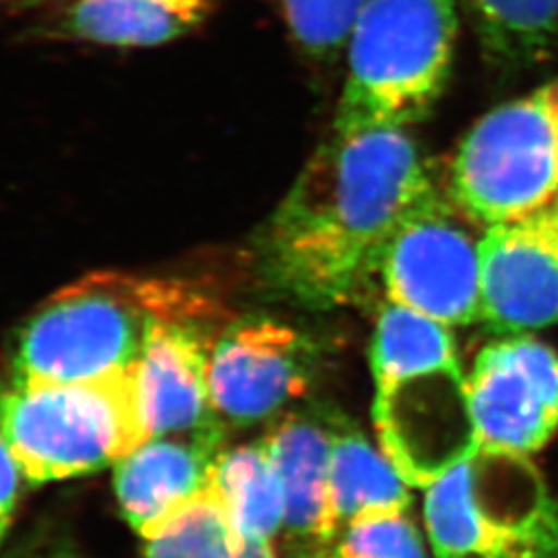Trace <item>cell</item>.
Returning a JSON list of instances; mask_svg holds the SVG:
<instances>
[{"label":"cell","instance_id":"8fae6325","mask_svg":"<svg viewBox=\"0 0 558 558\" xmlns=\"http://www.w3.org/2000/svg\"><path fill=\"white\" fill-rule=\"evenodd\" d=\"M209 383L223 424L269 418L308 389L311 345L278 320H240L211 345Z\"/></svg>","mask_w":558,"mask_h":558},{"label":"cell","instance_id":"ffe728a7","mask_svg":"<svg viewBox=\"0 0 558 558\" xmlns=\"http://www.w3.org/2000/svg\"><path fill=\"white\" fill-rule=\"evenodd\" d=\"M484 46L500 59H538L558 32V0H465Z\"/></svg>","mask_w":558,"mask_h":558},{"label":"cell","instance_id":"30bf717a","mask_svg":"<svg viewBox=\"0 0 558 558\" xmlns=\"http://www.w3.org/2000/svg\"><path fill=\"white\" fill-rule=\"evenodd\" d=\"M482 323L523 336L558 320V197L482 239Z\"/></svg>","mask_w":558,"mask_h":558},{"label":"cell","instance_id":"7c38bea8","mask_svg":"<svg viewBox=\"0 0 558 558\" xmlns=\"http://www.w3.org/2000/svg\"><path fill=\"white\" fill-rule=\"evenodd\" d=\"M205 323H158L135 366L141 412L149 439L223 437L209 383L211 341Z\"/></svg>","mask_w":558,"mask_h":558},{"label":"cell","instance_id":"3957f363","mask_svg":"<svg viewBox=\"0 0 558 558\" xmlns=\"http://www.w3.org/2000/svg\"><path fill=\"white\" fill-rule=\"evenodd\" d=\"M458 34L456 0H368L350 38L336 133L426 119L447 87Z\"/></svg>","mask_w":558,"mask_h":558},{"label":"cell","instance_id":"603a6c76","mask_svg":"<svg viewBox=\"0 0 558 558\" xmlns=\"http://www.w3.org/2000/svg\"><path fill=\"white\" fill-rule=\"evenodd\" d=\"M23 478L25 476H23L20 461L13 456L9 442L0 433V539L4 536L9 521L13 518V509L17 505Z\"/></svg>","mask_w":558,"mask_h":558},{"label":"cell","instance_id":"52a82bcc","mask_svg":"<svg viewBox=\"0 0 558 558\" xmlns=\"http://www.w3.org/2000/svg\"><path fill=\"white\" fill-rule=\"evenodd\" d=\"M484 228L435 186L383 248L379 276L389 300L447 327L482 319Z\"/></svg>","mask_w":558,"mask_h":558},{"label":"cell","instance_id":"9c48e42d","mask_svg":"<svg viewBox=\"0 0 558 558\" xmlns=\"http://www.w3.org/2000/svg\"><path fill=\"white\" fill-rule=\"evenodd\" d=\"M480 447L530 456L558 428V354L530 336L480 350L468 377Z\"/></svg>","mask_w":558,"mask_h":558},{"label":"cell","instance_id":"7a4b0ae2","mask_svg":"<svg viewBox=\"0 0 558 558\" xmlns=\"http://www.w3.org/2000/svg\"><path fill=\"white\" fill-rule=\"evenodd\" d=\"M218 308L172 279L94 274L62 288L21 331L15 383L66 385L131 373L163 320L209 323Z\"/></svg>","mask_w":558,"mask_h":558},{"label":"cell","instance_id":"5b68a950","mask_svg":"<svg viewBox=\"0 0 558 558\" xmlns=\"http://www.w3.org/2000/svg\"><path fill=\"white\" fill-rule=\"evenodd\" d=\"M435 558H558V507L527 456L480 447L426 488Z\"/></svg>","mask_w":558,"mask_h":558},{"label":"cell","instance_id":"4fadbf2b","mask_svg":"<svg viewBox=\"0 0 558 558\" xmlns=\"http://www.w3.org/2000/svg\"><path fill=\"white\" fill-rule=\"evenodd\" d=\"M223 437H156L117 463V497L129 525L151 538L209 488Z\"/></svg>","mask_w":558,"mask_h":558},{"label":"cell","instance_id":"7402d4cb","mask_svg":"<svg viewBox=\"0 0 558 558\" xmlns=\"http://www.w3.org/2000/svg\"><path fill=\"white\" fill-rule=\"evenodd\" d=\"M336 550L343 558H426L408 511L362 518L339 532Z\"/></svg>","mask_w":558,"mask_h":558},{"label":"cell","instance_id":"2e32d148","mask_svg":"<svg viewBox=\"0 0 558 558\" xmlns=\"http://www.w3.org/2000/svg\"><path fill=\"white\" fill-rule=\"evenodd\" d=\"M408 482L393 461L359 433L333 437L329 470V530L336 542L350 523L410 509Z\"/></svg>","mask_w":558,"mask_h":558},{"label":"cell","instance_id":"ac0fdd59","mask_svg":"<svg viewBox=\"0 0 558 558\" xmlns=\"http://www.w3.org/2000/svg\"><path fill=\"white\" fill-rule=\"evenodd\" d=\"M451 364H459V360L447 325L391 300L380 308L371 345L375 383L437 371Z\"/></svg>","mask_w":558,"mask_h":558},{"label":"cell","instance_id":"44dd1931","mask_svg":"<svg viewBox=\"0 0 558 558\" xmlns=\"http://www.w3.org/2000/svg\"><path fill=\"white\" fill-rule=\"evenodd\" d=\"M368 0H283L286 20L300 46L317 57H333L352 38Z\"/></svg>","mask_w":558,"mask_h":558},{"label":"cell","instance_id":"277c9868","mask_svg":"<svg viewBox=\"0 0 558 558\" xmlns=\"http://www.w3.org/2000/svg\"><path fill=\"white\" fill-rule=\"evenodd\" d=\"M0 433L32 484L117 465L149 440L135 368L92 383H13L0 396Z\"/></svg>","mask_w":558,"mask_h":558},{"label":"cell","instance_id":"e0dca14e","mask_svg":"<svg viewBox=\"0 0 558 558\" xmlns=\"http://www.w3.org/2000/svg\"><path fill=\"white\" fill-rule=\"evenodd\" d=\"M209 488L240 536L274 544L283 527L286 500L263 440L223 449L216 459Z\"/></svg>","mask_w":558,"mask_h":558},{"label":"cell","instance_id":"6da1fadb","mask_svg":"<svg viewBox=\"0 0 558 558\" xmlns=\"http://www.w3.org/2000/svg\"><path fill=\"white\" fill-rule=\"evenodd\" d=\"M435 186L408 129L336 133L269 221L267 276L308 306L356 299L379 276L391 232Z\"/></svg>","mask_w":558,"mask_h":558},{"label":"cell","instance_id":"d6986e66","mask_svg":"<svg viewBox=\"0 0 558 558\" xmlns=\"http://www.w3.org/2000/svg\"><path fill=\"white\" fill-rule=\"evenodd\" d=\"M145 558H278L274 544L240 536L207 488L160 532L145 539Z\"/></svg>","mask_w":558,"mask_h":558},{"label":"cell","instance_id":"9a60e30c","mask_svg":"<svg viewBox=\"0 0 558 558\" xmlns=\"http://www.w3.org/2000/svg\"><path fill=\"white\" fill-rule=\"evenodd\" d=\"M211 0H75L62 27L77 40L110 48H154L195 29Z\"/></svg>","mask_w":558,"mask_h":558},{"label":"cell","instance_id":"5bb4252c","mask_svg":"<svg viewBox=\"0 0 558 558\" xmlns=\"http://www.w3.org/2000/svg\"><path fill=\"white\" fill-rule=\"evenodd\" d=\"M333 433L311 418L283 420L263 442L278 470L286 519L292 538L331 546L329 530V470Z\"/></svg>","mask_w":558,"mask_h":558},{"label":"cell","instance_id":"cb8c5ba5","mask_svg":"<svg viewBox=\"0 0 558 558\" xmlns=\"http://www.w3.org/2000/svg\"><path fill=\"white\" fill-rule=\"evenodd\" d=\"M306 558H343L339 555L333 546H323V548H315Z\"/></svg>","mask_w":558,"mask_h":558},{"label":"cell","instance_id":"ba28073f","mask_svg":"<svg viewBox=\"0 0 558 558\" xmlns=\"http://www.w3.org/2000/svg\"><path fill=\"white\" fill-rule=\"evenodd\" d=\"M375 422L383 451L412 486H433L480 449L459 364L377 383Z\"/></svg>","mask_w":558,"mask_h":558},{"label":"cell","instance_id":"8992f818","mask_svg":"<svg viewBox=\"0 0 558 558\" xmlns=\"http://www.w3.org/2000/svg\"><path fill=\"white\" fill-rule=\"evenodd\" d=\"M451 197L482 226L558 197V77L488 112L459 145Z\"/></svg>","mask_w":558,"mask_h":558}]
</instances>
